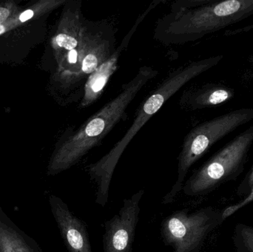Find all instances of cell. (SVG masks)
<instances>
[{"instance_id": "6da1fadb", "label": "cell", "mask_w": 253, "mask_h": 252, "mask_svg": "<svg viewBox=\"0 0 253 252\" xmlns=\"http://www.w3.org/2000/svg\"><path fill=\"white\" fill-rule=\"evenodd\" d=\"M253 15V0H181L158 21L154 38L165 44L193 42Z\"/></svg>"}, {"instance_id": "7a4b0ae2", "label": "cell", "mask_w": 253, "mask_h": 252, "mask_svg": "<svg viewBox=\"0 0 253 252\" xmlns=\"http://www.w3.org/2000/svg\"><path fill=\"white\" fill-rule=\"evenodd\" d=\"M223 58V55H218L193 61L169 72L140 105L132 124L123 137L99 161L87 166V173L96 184V203L98 205L105 207L108 204L111 180L116 167L135 135L173 95L191 80L218 65Z\"/></svg>"}, {"instance_id": "3957f363", "label": "cell", "mask_w": 253, "mask_h": 252, "mask_svg": "<svg viewBox=\"0 0 253 252\" xmlns=\"http://www.w3.org/2000/svg\"><path fill=\"white\" fill-rule=\"evenodd\" d=\"M159 71L142 66L133 78L126 83L121 91L87 119L74 134L63 142L53 155L47 174L56 176L76 165L126 116V111L141 89L157 75Z\"/></svg>"}, {"instance_id": "277c9868", "label": "cell", "mask_w": 253, "mask_h": 252, "mask_svg": "<svg viewBox=\"0 0 253 252\" xmlns=\"http://www.w3.org/2000/svg\"><path fill=\"white\" fill-rule=\"evenodd\" d=\"M253 120V108H242L215 117L192 129L184 138L178 155L176 180L164 197L162 204L173 202L182 190L189 170L215 143Z\"/></svg>"}, {"instance_id": "5b68a950", "label": "cell", "mask_w": 253, "mask_h": 252, "mask_svg": "<svg viewBox=\"0 0 253 252\" xmlns=\"http://www.w3.org/2000/svg\"><path fill=\"white\" fill-rule=\"evenodd\" d=\"M253 145V124L215 152L184 182L187 196L207 195L237 180L245 170Z\"/></svg>"}, {"instance_id": "8992f818", "label": "cell", "mask_w": 253, "mask_h": 252, "mask_svg": "<svg viewBox=\"0 0 253 252\" xmlns=\"http://www.w3.org/2000/svg\"><path fill=\"white\" fill-rule=\"evenodd\" d=\"M224 221L223 212L213 207L178 210L162 221L161 233L172 252H201L208 237Z\"/></svg>"}, {"instance_id": "52a82bcc", "label": "cell", "mask_w": 253, "mask_h": 252, "mask_svg": "<svg viewBox=\"0 0 253 252\" xmlns=\"http://www.w3.org/2000/svg\"><path fill=\"white\" fill-rule=\"evenodd\" d=\"M144 195V189H140L126 198L118 213L105 222L103 252H132Z\"/></svg>"}, {"instance_id": "ba28073f", "label": "cell", "mask_w": 253, "mask_h": 252, "mask_svg": "<svg viewBox=\"0 0 253 252\" xmlns=\"http://www.w3.org/2000/svg\"><path fill=\"white\" fill-rule=\"evenodd\" d=\"M162 2H163L162 0H155L151 2L149 7L138 16L133 26L124 37L120 46L116 48L115 51L87 78V81L84 84V89H83V96H82L81 102L80 105V108H87L90 105H93L102 96L107 84L117 71L119 60H120L122 53L127 47L129 41L133 36V34L136 31L138 25L142 22L147 14L153 8Z\"/></svg>"}, {"instance_id": "9c48e42d", "label": "cell", "mask_w": 253, "mask_h": 252, "mask_svg": "<svg viewBox=\"0 0 253 252\" xmlns=\"http://www.w3.org/2000/svg\"><path fill=\"white\" fill-rule=\"evenodd\" d=\"M49 206L68 252H93L87 226L59 197L50 195Z\"/></svg>"}, {"instance_id": "30bf717a", "label": "cell", "mask_w": 253, "mask_h": 252, "mask_svg": "<svg viewBox=\"0 0 253 252\" xmlns=\"http://www.w3.org/2000/svg\"><path fill=\"white\" fill-rule=\"evenodd\" d=\"M235 96L231 87L221 84L208 83L184 90L179 99L180 108L195 111L215 108L230 101Z\"/></svg>"}, {"instance_id": "8fae6325", "label": "cell", "mask_w": 253, "mask_h": 252, "mask_svg": "<svg viewBox=\"0 0 253 252\" xmlns=\"http://www.w3.org/2000/svg\"><path fill=\"white\" fill-rule=\"evenodd\" d=\"M84 20L82 11V1H68L62 17L60 31L53 41L56 50L62 52L63 58L68 52L78 47Z\"/></svg>"}, {"instance_id": "7c38bea8", "label": "cell", "mask_w": 253, "mask_h": 252, "mask_svg": "<svg viewBox=\"0 0 253 252\" xmlns=\"http://www.w3.org/2000/svg\"><path fill=\"white\" fill-rule=\"evenodd\" d=\"M0 252H42L37 242L8 217L1 206Z\"/></svg>"}, {"instance_id": "4fadbf2b", "label": "cell", "mask_w": 253, "mask_h": 252, "mask_svg": "<svg viewBox=\"0 0 253 252\" xmlns=\"http://www.w3.org/2000/svg\"><path fill=\"white\" fill-rule=\"evenodd\" d=\"M233 241L236 252H253V226L237 223L233 229Z\"/></svg>"}, {"instance_id": "5bb4252c", "label": "cell", "mask_w": 253, "mask_h": 252, "mask_svg": "<svg viewBox=\"0 0 253 252\" xmlns=\"http://www.w3.org/2000/svg\"><path fill=\"white\" fill-rule=\"evenodd\" d=\"M252 202H253V187L250 193L242 198L240 201L236 203V204H233V205L229 206V207H226L224 210H222L223 216H224V219L227 220L228 217L233 216L236 212L239 211L241 209L244 208L246 206L249 205Z\"/></svg>"}, {"instance_id": "9a60e30c", "label": "cell", "mask_w": 253, "mask_h": 252, "mask_svg": "<svg viewBox=\"0 0 253 252\" xmlns=\"http://www.w3.org/2000/svg\"><path fill=\"white\" fill-rule=\"evenodd\" d=\"M253 187V164L249 171L245 175V178L242 179L241 183L238 186L236 194L238 196L244 197L250 193Z\"/></svg>"}, {"instance_id": "2e32d148", "label": "cell", "mask_w": 253, "mask_h": 252, "mask_svg": "<svg viewBox=\"0 0 253 252\" xmlns=\"http://www.w3.org/2000/svg\"><path fill=\"white\" fill-rule=\"evenodd\" d=\"M34 12L31 10H25L23 13H21L20 16H19V20L22 22H26V21L29 20L31 18L34 16Z\"/></svg>"}, {"instance_id": "e0dca14e", "label": "cell", "mask_w": 253, "mask_h": 252, "mask_svg": "<svg viewBox=\"0 0 253 252\" xmlns=\"http://www.w3.org/2000/svg\"><path fill=\"white\" fill-rule=\"evenodd\" d=\"M9 15H10V11L8 9L0 7V25L5 22L6 19L8 18Z\"/></svg>"}, {"instance_id": "ac0fdd59", "label": "cell", "mask_w": 253, "mask_h": 252, "mask_svg": "<svg viewBox=\"0 0 253 252\" xmlns=\"http://www.w3.org/2000/svg\"><path fill=\"white\" fill-rule=\"evenodd\" d=\"M5 31V27L4 25H0V35Z\"/></svg>"}, {"instance_id": "d6986e66", "label": "cell", "mask_w": 253, "mask_h": 252, "mask_svg": "<svg viewBox=\"0 0 253 252\" xmlns=\"http://www.w3.org/2000/svg\"><path fill=\"white\" fill-rule=\"evenodd\" d=\"M248 61H249V62H251V64H252L253 66V54L251 55V56H250L249 59H248Z\"/></svg>"}]
</instances>
